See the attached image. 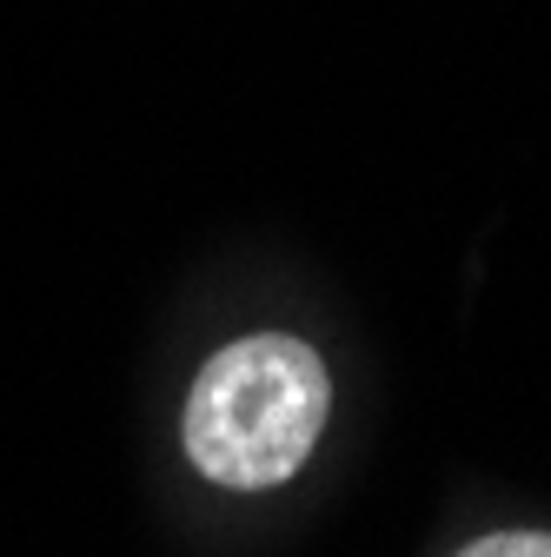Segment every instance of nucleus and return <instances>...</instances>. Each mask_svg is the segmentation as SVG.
I'll return each mask as SVG.
<instances>
[{
	"label": "nucleus",
	"mask_w": 551,
	"mask_h": 557,
	"mask_svg": "<svg viewBox=\"0 0 551 557\" xmlns=\"http://www.w3.org/2000/svg\"><path fill=\"white\" fill-rule=\"evenodd\" d=\"M458 557H551V531H499V537H478Z\"/></svg>",
	"instance_id": "f03ea898"
},
{
	"label": "nucleus",
	"mask_w": 551,
	"mask_h": 557,
	"mask_svg": "<svg viewBox=\"0 0 551 557\" xmlns=\"http://www.w3.org/2000/svg\"><path fill=\"white\" fill-rule=\"evenodd\" d=\"M326 366L286 332L240 338L206 359L186 398V458L226 492L286 484L326 432Z\"/></svg>",
	"instance_id": "f257e3e1"
}]
</instances>
